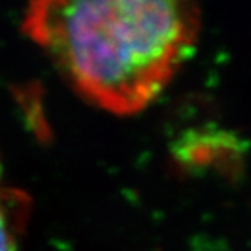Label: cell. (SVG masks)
<instances>
[{
    "mask_svg": "<svg viewBox=\"0 0 251 251\" xmlns=\"http://www.w3.org/2000/svg\"><path fill=\"white\" fill-rule=\"evenodd\" d=\"M242 150L244 144L236 135L217 129L191 130L174 144L177 162L191 170L235 168Z\"/></svg>",
    "mask_w": 251,
    "mask_h": 251,
    "instance_id": "7a4b0ae2",
    "label": "cell"
},
{
    "mask_svg": "<svg viewBox=\"0 0 251 251\" xmlns=\"http://www.w3.org/2000/svg\"><path fill=\"white\" fill-rule=\"evenodd\" d=\"M25 30L83 99L132 115L189 59L200 12L171 0H46L30 5Z\"/></svg>",
    "mask_w": 251,
    "mask_h": 251,
    "instance_id": "6da1fadb",
    "label": "cell"
},
{
    "mask_svg": "<svg viewBox=\"0 0 251 251\" xmlns=\"http://www.w3.org/2000/svg\"><path fill=\"white\" fill-rule=\"evenodd\" d=\"M2 174V168H0ZM19 204L14 203L12 195L0 185V251H15L17 218Z\"/></svg>",
    "mask_w": 251,
    "mask_h": 251,
    "instance_id": "3957f363",
    "label": "cell"
}]
</instances>
